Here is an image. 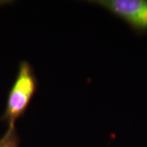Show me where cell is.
Instances as JSON below:
<instances>
[{"instance_id":"6da1fadb","label":"cell","mask_w":147,"mask_h":147,"mask_svg":"<svg viewBox=\"0 0 147 147\" xmlns=\"http://www.w3.org/2000/svg\"><path fill=\"white\" fill-rule=\"evenodd\" d=\"M36 90L37 79L31 65L25 61H21L1 120L8 126L15 125L16 121L26 113Z\"/></svg>"},{"instance_id":"7a4b0ae2","label":"cell","mask_w":147,"mask_h":147,"mask_svg":"<svg viewBox=\"0 0 147 147\" xmlns=\"http://www.w3.org/2000/svg\"><path fill=\"white\" fill-rule=\"evenodd\" d=\"M90 3L109 11L137 34H147V0H96Z\"/></svg>"},{"instance_id":"3957f363","label":"cell","mask_w":147,"mask_h":147,"mask_svg":"<svg viewBox=\"0 0 147 147\" xmlns=\"http://www.w3.org/2000/svg\"><path fill=\"white\" fill-rule=\"evenodd\" d=\"M20 138L15 125L8 126L7 130L0 137V147H19Z\"/></svg>"},{"instance_id":"277c9868","label":"cell","mask_w":147,"mask_h":147,"mask_svg":"<svg viewBox=\"0 0 147 147\" xmlns=\"http://www.w3.org/2000/svg\"><path fill=\"white\" fill-rule=\"evenodd\" d=\"M6 3H7L8 2H5V1H0V6H2V5H3V4H5Z\"/></svg>"}]
</instances>
